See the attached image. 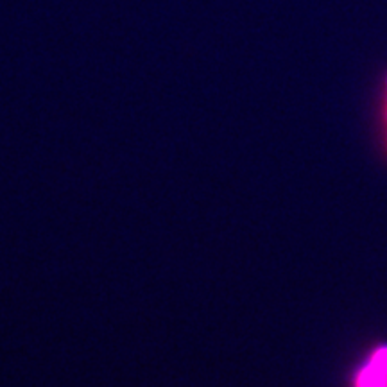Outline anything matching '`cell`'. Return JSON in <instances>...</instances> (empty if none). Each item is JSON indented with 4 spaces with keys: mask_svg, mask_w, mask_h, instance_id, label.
Instances as JSON below:
<instances>
[{
    "mask_svg": "<svg viewBox=\"0 0 387 387\" xmlns=\"http://www.w3.org/2000/svg\"><path fill=\"white\" fill-rule=\"evenodd\" d=\"M371 364L378 366L380 369L387 371V348H380L378 351H375V355L371 357Z\"/></svg>",
    "mask_w": 387,
    "mask_h": 387,
    "instance_id": "cell-2",
    "label": "cell"
},
{
    "mask_svg": "<svg viewBox=\"0 0 387 387\" xmlns=\"http://www.w3.org/2000/svg\"><path fill=\"white\" fill-rule=\"evenodd\" d=\"M357 387H387V371L369 362V366L359 373Z\"/></svg>",
    "mask_w": 387,
    "mask_h": 387,
    "instance_id": "cell-1",
    "label": "cell"
}]
</instances>
